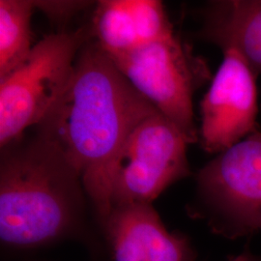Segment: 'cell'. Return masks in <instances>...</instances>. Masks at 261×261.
Instances as JSON below:
<instances>
[{"instance_id": "8fae6325", "label": "cell", "mask_w": 261, "mask_h": 261, "mask_svg": "<svg viewBox=\"0 0 261 261\" xmlns=\"http://www.w3.org/2000/svg\"><path fill=\"white\" fill-rule=\"evenodd\" d=\"M35 1L0 0V79L19 67L32 46L31 18Z\"/></svg>"}, {"instance_id": "4fadbf2b", "label": "cell", "mask_w": 261, "mask_h": 261, "mask_svg": "<svg viewBox=\"0 0 261 261\" xmlns=\"http://www.w3.org/2000/svg\"><path fill=\"white\" fill-rule=\"evenodd\" d=\"M230 261H257L256 258L249 252H244L242 254L236 256L232 260Z\"/></svg>"}, {"instance_id": "52a82bcc", "label": "cell", "mask_w": 261, "mask_h": 261, "mask_svg": "<svg viewBox=\"0 0 261 261\" xmlns=\"http://www.w3.org/2000/svg\"><path fill=\"white\" fill-rule=\"evenodd\" d=\"M224 59L200 103L199 137L207 153H222L256 132V73L238 50Z\"/></svg>"}, {"instance_id": "6da1fadb", "label": "cell", "mask_w": 261, "mask_h": 261, "mask_svg": "<svg viewBox=\"0 0 261 261\" xmlns=\"http://www.w3.org/2000/svg\"><path fill=\"white\" fill-rule=\"evenodd\" d=\"M156 112L96 40H89L76 57L65 93L39 126L77 171L103 224L112 211L113 170L122 146Z\"/></svg>"}, {"instance_id": "277c9868", "label": "cell", "mask_w": 261, "mask_h": 261, "mask_svg": "<svg viewBox=\"0 0 261 261\" xmlns=\"http://www.w3.org/2000/svg\"><path fill=\"white\" fill-rule=\"evenodd\" d=\"M110 57L130 84L177 127L190 144L196 142L199 136L193 97L205 68L175 33Z\"/></svg>"}, {"instance_id": "8992f818", "label": "cell", "mask_w": 261, "mask_h": 261, "mask_svg": "<svg viewBox=\"0 0 261 261\" xmlns=\"http://www.w3.org/2000/svg\"><path fill=\"white\" fill-rule=\"evenodd\" d=\"M209 210L232 230L261 231V133L256 130L218 154L197 174Z\"/></svg>"}, {"instance_id": "5b68a950", "label": "cell", "mask_w": 261, "mask_h": 261, "mask_svg": "<svg viewBox=\"0 0 261 261\" xmlns=\"http://www.w3.org/2000/svg\"><path fill=\"white\" fill-rule=\"evenodd\" d=\"M189 144L177 127L161 112L139 123L116 159L112 209L128 204H152L168 187L189 176Z\"/></svg>"}, {"instance_id": "ba28073f", "label": "cell", "mask_w": 261, "mask_h": 261, "mask_svg": "<svg viewBox=\"0 0 261 261\" xmlns=\"http://www.w3.org/2000/svg\"><path fill=\"white\" fill-rule=\"evenodd\" d=\"M103 226L115 261H192L186 238L168 232L151 204L113 207Z\"/></svg>"}, {"instance_id": "7a4b0ae2", "label": "cell", "mask_w": 261, "mask_h": 261, "mask_svg": "<svg viewBox=\"0 0 261 261\" xmlns=\"http://www.w3.org/2000/svg\"><path fill=\"white\" fill-rule=\"evenodd\" d=\"M1 150L2 243L36 248L72 233L80 222L85 191L64 153L39 132Z\"/></svg>"}, {"instance_id": "7c38bea8", "label": "cell", "mask_w": 261, "mask_h": 261, "mask_svg": "<svg viewBox=\"0 0 261 261\" xmlns=\"http://www.w3.org/2000/svg\"><path fill=\"white\" fill-rule=\"evenodd\" d=\"M87 4L84 1H35L36 9L42 10L54 19H68Z\"/></svg>"}, {"instance_id": "3957f363", "label": "cell", "mask_w": 261, "mask_h": 261, "mask_svg": "<svg viewBox=\"0 0 261 261\" xmlns=\"http://www.w3.org/2000/svg\"><path fill=\"white\" fill-rule=\"evenodd\" d=\"M92 36V28H84L47 35L19 67L0 79L1 149L45 121L65 93L76 57Z\"/></svg>"}, {"instance_id": "30bf717a", "label": "cell", "mask_w": 261, "mask_h": 261, "mask_svg": "<svg viewBox=\"0 0 261 261\" xmlns=\"http://www.w3.org/2000/svg\"><path fill=\"white\" fill-rule=\"evenodd\" d=\"M203 33L222 49L233 47L261 74V0L214 2Z\"/></svg>"}, {"instance_id": "9c48e42d", "label": "cell", "mask_w": 261, "mask_h": 261, "mask_svg": "<svg viewBox=\"0 0 261 261\" xmlns=\"http://www.w3.org/2000/svg\"><path fill=\"white\" fill-rule=\"evenodd\" d=\"M91 28L96 42L110 56L175 33L163 3L156 0L99 1Z\"/></svg>"}]
</instances>
